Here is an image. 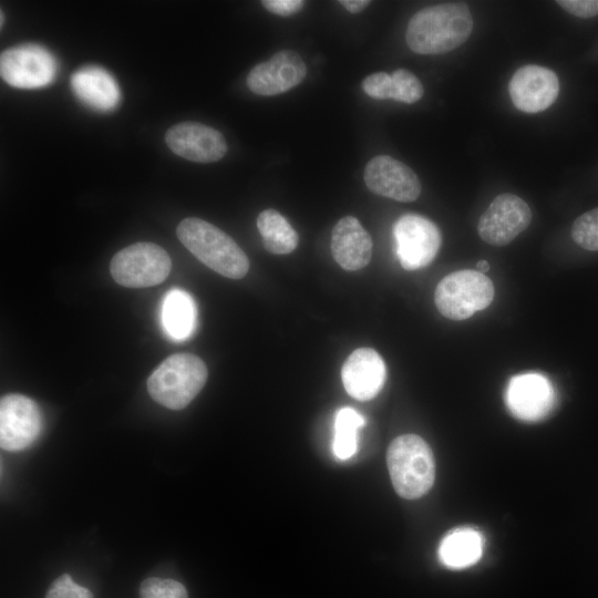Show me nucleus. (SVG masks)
<instances>
[{"label":"nucleus","mask_w":598,"mask_h":598,"mask_svg":"<svg viewBox=\"0 0 598 598\" xmlns=\"http://www.w3.org/2000/svg\"><path fill=\"white\" fill-rule=\"evenodd\" d=\"M505 399L515 417L535 422L544 419L550 412L555 402V393L550 382L544 375L524 373L511 379Z\"/></svg>","instance_id":"2eb2a0df"},{"label":"nucleus","mask_w":598,"mask_h":598,"mask_svg":"<svg viewBox=\"0 0 598 598\" xmlns=\"http://www.w3.org/2000/svg\"><path fill=\"white\" fill-rule=\"evenodd\" d=\"M74 95L91 109L111 111L120 102L121 92L115 79L103 68L87 65L71 76Z\"/></svg>","instance_id":"a211bd4d"},{"label":"nucleus","mask_w":598,"mask_h":598,"mask_svg":"<svg viewBox=\"0 0 598 598\" xmlns=\"http://www.w3.org/2000/svg\"><path fill=\"white\" fill-rule=\"evenodd\" d=\"M257 227L266 250L275 255L293 251L299 237L288 220L276 209H265L257 217Z\"/></svg>","instance_id":"412c9836"},{"label":"nucleus","mask_w":598,"mask_h":598,"mask_svg":"<svg viewBox=\"0 0 598 598\" xmlns=\"http://www.w3.org/2000/svg\"><path fill=\"white\" fill-rule=\"evenodd\" d=\"M494 298L492 280L477 270L464 269L445 276L436 286L434 301L447 319L460 321L487 308Z\"/></svg>","instance_id":"39448f33"},{"label":"nucleus","mask_w":598,"mask_h":598,"mask_svg":"<svg viewBox=\"0 0 598 598\" xmlns=\"http://www.w3.org/2000/svg\"><path fill=\"white\" fill-rule=\"evenodd\" d=\"M363 425V416L354 409L342 408L337 412L332 442V451L337 458L348 460L354 455L358 430Z\"/></svg>","instance_id":"4be33fe9"},{"label":"nucleus","mask_w":598,"mask_h":598,"mask_svg":"<svg viewBox=\"0 0 598 598\" xmlns=\"http://www.w3.org/2000/svg\"><path fill=\"white\" fill-rule=\"evenodd\" d=\"M261 4L271 13L289 17L300 11L305 4L302 0H264Z\"/></svg>","instance_id":"c85d7f7f"},{"label":"nucleus","mask_w":598,"mask_h":598,"mask_svg":"<svg viewBox=\"0 0 598 598\" xmlns=\"http://www.w3.org/2000/svg\"><path fill=\"white\" fill-rule=\"evenodd\" d=\"M172 269L166 250L153 243H136L117 251L110 264L113 279L127 288H147L163 282Z\"/></svg>","instance_id":"423d86ee"},{"label":"nucleus","mask_w":598,"mask_h":598,"mask_svg":"<svg viewBox=\"0 0 598 598\" xmlns=\"http://www.w3.org/2000/svg\"><path fill=\"white\" fill-rule=\"evenodd\" d=\"M0 16H1V22H0V24L2 25V24H3V12H2V11H1V14H0Z\"/></svg>","instance_id":"2f4dec72"},{"label":"nucleus","mask_w":598,"mask_h":598,"mask_svg":"<svg viewBox=\"0 0 598 598\" xmlns=\"http://www.w3.org/2000/svg\"><path fill=\"white\" fill-rule=\"evenodd\" d=\"M45 598H94L91 590L74 582L69 574L52 581Z\"/></svg>","instance_id":"a878e982"},{"label":"nucleus","mask_w":598,"mask_h":598,"mask_svg":"<svg viewBox=\"0 0 598 598\" xmlns=\"http://www.w3.org/2000/svg\"><path fill=\"white\" fill-rule=\"evenodd\" d=\"M483 538L472 528H456L441 542L439 557L443 565L462 569L475 564L482 556Z\"/></svg>","instance_id":"6ab92c4d"},{"label":"nucleus","mask_w":598,"mask_h":598,"mask_svg":"<svg viewBox=\"0 0 598 598\" xmlns=\"http://www.w3.org/2000/svg\"><path fill=\"white\" fill-rule=\"evenodd\" d=\"M165 142L176 155L197 163L217 162L227 152L223 134L198 122L172 126L165 134Z\"/></svg>","instance_id":"4468645a"},{"label":"nucleus","mask_w":598,"mask_h":598,"mask_svg":"<svg viewBox=\"0 0 598 598\" xmlns=\"http://www.w3.org/2000/svg\"><path fill=\"white\" fill-rule=\"evenodd\" d=\"M532 221V210L520 197L504 193L496 196L477 223V233L487 244L505 246Z\"/></svg>","instance_id":"9d476101"},{"label":"nucleus","mask_w":598,"mask_h":598,"mask_svg":"<svg viewBox=\"0 0 598 598\" xmlns=\"http://www.w3.org/2000/svg\"><path fill=\"white\" fill-rule=\"evenodd\" d=\"M138 598H188V594L177 580L150 577L142 581Z\"/></svg>","instance_id":"b1692460"},{"label":"nucleus","mask_w":598,"mask_h":598,"mask_svg":"<svg viewBox=\"0 0 598 598\" xmlns=\"http://www.w3.org/2000/svg\"><path fill=\"white\" fill-rule=\"evenodd\" d=\"M176 235L179 241L204 265L217 274L240 279L249 269L244 250L225 231L196 217L183 219Z\"/></svg>","instance_id":"f03ea898"},{"label":"nucleus","mask_w":598,"mask_h":598,"mask_svg":"<svg viewBox=\"0 0 598 598\" xmlns=\"http://www.w3.org/2000/svg\"><path fill=\"white\" fill-rule=\"evenodd\" d=\"M563 9L578 18H592L598 14V0H558Z\"/></svg>","instance_id":"cd10ccee"},{"label":"nucleus","mask_w":598,"mask_h":598,"mask_svg":"<svg viewBox=\"0 0 598 598\" xmlns=\"http://www.w3.org/2000/svg\"><path fill=\"white\" fill-rule=\"evenodd\" d=\"M396 256L405 270H417L430 265L441 246L437 226L417 214L401 216L393 227Z\"/></svg>","instance_id":"6e6552de"},{"label":"nucleus","mask_w":598,"mask_h":598,"mask_svg":"<svg viewBox=\"0 0 598 598\" xmlns=\"http://www.w3.org/2000/svg\"><path fill=\"white\" fill-rule=\"evenodd\" d=\"M385 377L384 361L371 348L354 350L341 369V379L347 393L359 401H368L378 395Z\"/></svg>","instance_id":"dca6fc26"},{"label":"nucleus","mask_w":598,"mask_h":598,"mask_svg":"<svg viewBox=\"0 0 598 598\" xmlns=\"http://www.w3.org/2000/svg\"><path fill=\"white\" fill-rule=\"evenodd\" d=\"M42 431V414L30 398L10 393L0 400V445L9 452L33 444Z\"/></svg>","instance_id":"1a4fd4ad"},{"label":"nucleus","mask_w":598,"mask_h":598,"mask_svg":"<svg viewBox=\"0 0 598 598\" xmlns=\"http://www.w3.org/2000/svg\"><path fill=\"white\" fill-rule=\"evenodd\" d=\"M476 268H477V271H480V272L488 271L489 270V264L486 260L482 259V260L477 261Z\"/></svg>","instance_id":"7c9ffc66"},{"label":"nucleus","mask_w":598,"mask_h":598,"mask_svg":"<svg viewBox=\"0 0 598 598\" xmlns=\"http://www.w3.org/2000/svg\"><path fill=\"white\" fill-rule=\"evenodd\" d=\"M363 178L369 190L398 202H413L421 194L416 174L389 155L371 158L364 168Z\"/></svg>","instance_id":"f8f14e48"},{"label":"nucleus","mask_w":598,"mask_h":598,"mask_svg":"<svg viewBox=\"0 0 598 598\" xmlns=\"http://www.w3.org/2000/svg\"><path fill=\"white\" fill-rule=\"evenodd\" d=\"M386 463L393 487L403 498L416 499L426 494L434 483V456L419 435L395 437L389 445Z\"/></svg>","instance_id":"7ed1b4c3"},{"label":"nucleus","mask_w":598,"mask_h":598,"mask_svg":"<svg viewBox=\"0 0 598 598\" xmlns=\"http://www.w3.org/2000/svg\"><path fill=\"white\" fill-rule=\"evenodd\" d=\"M162 318L165 331L173 339H187L197 320L196 305L192 296L181 289L168 291L163 301Z\"/></svg>","instance_id":"aec40b11"},{"label":"nucleus","mask_w":598,"mask_h":598,"mask_svg":"<svg viewBox=\"0 0 598 598\" xmlns=\"http://www.w3.org/2000/svg\"><path fill=\"white\" fill-rule=\"evenodd\" d=\"M207 377V367L199 357L175 353L152 372L147 380V391L158 404L171 410H182L202 391Z\"/></svg>","instance_id":"20e7f679"},{"label":"nucleus","mask_w":598,"mask_h":598,"mask_svg":"<svg viewBox=\"0 0 598 598\" xmlns=\"http://www.w3.org/2000/svg\"><path fill=\"white\" fill-rule=\"evenodd\" d=\"M574 241L590 251H598V207L580 215L573 224Z\"/></svg>","instance_id":"5701e85b"},{"label":"nucleus","mask_w":598,"mask_h":598,"mask_svg":"<svg viewBox=\"0 0 598 598\" xmlns=\"http://www.w3.org/2000/svg\"><path fill=\"white\" fill-rule=\"evenodd\" d=\"M473 30V17L463 2L429 6L410 19L405 41L419 54H443L462 45Z\"/></svg>","instance_id":"f257e3e1"},{"label":"nucleus","mask_w":598,"mask_h":598,"mask_svg":"<svg viewBox=\"0 0 598 598\" xmlns=\"http://www.w3.org/2000/svg\"><path fill=\"white\" fill-rule=\"evenodd\" d=\"M339 3L342 4L349 12L359 13L370 4V1H368V0H341V1H339Z\"/></svg>","instance_id":"c756f323"},{"label":"nucleus","mask_w":598,"mask_h":598,"mask_svg":"<svg viewBox=\"0 0 598 598\" xmlns=\"http://www.w3.org/2000/svg\"><path fill=\"white\" fill-rule=\"evenodd\" d=\"M307 75V65L292 50H280L269 60L255 65L247 75L249 90L262 96L285 93L300 84Z\"/></svg>","instance_id":"9b49d317"},{"label":"nucleus","mask_w":598,"mask_h":598,"mask_svg":"<svg viewBox=\"0 0 598 598\" xmlns=\"http://www.w3.org/2000/svg\"><path fill=\"white\" fill-rule=\"evenodd\" d=\"M363 91L373 99L385 100L393 97V81L391 74L377 72L362 81Z\"/></svg>","instance_id":"bb28decb"},{"label":"nucleus","mask_w":598,"mask_h":598,"mask_svg":"<svg viewBox=\"0 0 598 598\" xmlns=\"http://www.w3.org/2000/svg\"><path fill=\"white\" fill-rule=\"evenodd\" d=\"M0 74L11 86L38 89L53 81L56 74V61L42 45L20 44L1 52Z\"/></svg>","instance_id":"0eeeda50"},{"label":"nucleus","mask_w":598,"mask_h":598,"mask_svg":"<svg viewBox=\"0 0 598 598\" xmlns=\"http://www.w3.org/2000/svg\"><path fill=\"white\" fill-rule=\"evenodd\" d=\"M393 100L412 104L417 102L424 93L421 81L410 71L398 69L392 74Z\"/></svg>","instance_id":"393cba45"},{"label":"nucleus","mask_w":598,"mask_h":598,"mask_svg":"<svg viewBox=\"0 0 598 598\" xmlns=\"http://www.w3.org/2000/svg\"><path fill=\"white\" fill-rule=\"evenodd\" d=\"M331 252L344 270L362 269L371 259V236L355 217H342L332 229Z\"/></svg>","instance_id":"f3484780"},{"label":"nucleus","mask_w":598,"mask_h":598,"mask_svg":"<svg viewBox=\"0 0 598 598\" xmlns=\"http://www.w3.org/2000/svg\"><path fill=\"white\" fill-rule=\"evenodd\" d=\"M508 92L516 109L525 113H538L548 109L557 99L559 80L550 69L528 64L513 74Z\"/></svg>","instance_id":"ddd939ff"}]
</instances>
